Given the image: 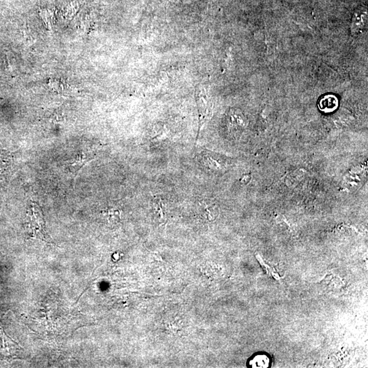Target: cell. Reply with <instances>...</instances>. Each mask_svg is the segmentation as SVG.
<instances>
[{
    "instance_id": "cell-1",
    "label": "cell",
    "mask_w": 368,
    "mask_h": 368,
    "mask_svg": "<svg viewBox=\"0 0 368 368\" xmlns=\"http://www.w3.org/2000/svg\"><path fill=\"white\" fill-rule=\"evenodd\" d=\"M28 231L30 237L51 243V238L45 230V220L40 208L36 204H32L28 213Z\"/></svg>"
},
{
    "instance_id": "cell-2",
    "label": "cell",
    "mask_w": 368,
    "mask_h": 368,
    "mask_svg": "<svg viewBox=\"0 0 368 368\" xmlns=\"http://www.w3.org/2000/svg\"><path fill=\"white\" fill-rule=\"evenodd\" d=\"M92 160V156L90 155H88L86 154H79L67 164V168H68L69 171L74 175V177H75L80 170H81V168Z\"/></svg>"
},
{
    "instance_id": "cell-3",
    "label": "cell",
    "mask_w": 368,
    "mask_h": 368,
    "mask_svg": "<svg viewBox=\"0 0 368 368\" xmlns=\"http://www.w3.org/2000/svg\"><path fill=\"white\" fill-rule=\"evenodd\" d=\"M197 100L199 114H200L201 124H202V121L207 116L208 108H209L207 97L205 95H202V90L199 91V94H197Z\"/></svg>"
},
{
    "instance_id": "cell-4",
    "label": "cell",
    "mask_w": 368,
    "mask_h": 368,
    "mask_svg": "<svg viewBox=\"0 0 368 368\" xmlns=\"http://www.w3.org/2000/svg\"><path fill=\"white\" fill-rule=\"evenodd\" d=\"M364 18H365V15H359L355 17L353 20V31H360V29L363 27L362 24L364 23Z\"/></svg>"
},
{
    "instance_id": "cell-5",
    "label": "cell",
    "mask_w": 368,
    "mask_h": 368,
    "mask_svg": "<svg viewBox=\"0 0 368 368\" xmlns=\"http://www.w3.org/2000/svg\"><path fill=\"white\" fill-rule=\"evenodd\" d=\"M258 259H259V262H260L261 266L266 267V269L267 271H268V273H269V274L271 275L272 276L274 277L275 279H277V280H279L280 279V276H279V275H277L276 272L274 271V269H273V268H270L271 267H269L268 266V265L266 264L265 263V261H263V259H259V258H258Z\"/></svg>"
}]
</instances>
